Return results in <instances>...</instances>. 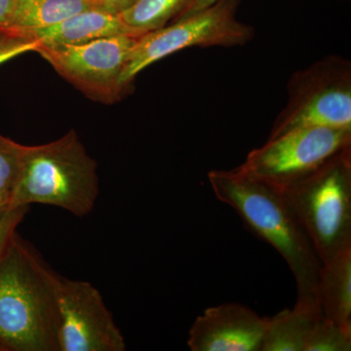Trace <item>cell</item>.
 Returning a JSON list of instances; mask_svg holds the SVG:
<instances>
[{"label": "cell", "instance_id": "11", "mask_svg": "<svg viewBox=\"0 0 351 351\" xmlns=\"http://www.w3.org/2000/svg\"><path fill=\"white\" fill-rule=\"evenodd\" d=\"M15 34L36 41L39 48L66 47L108 36H133L122 22L119 14L101 8L88 9L50 27Z\"/></svg>", "mask_w": 351, "mask_h": 351}, {"label": "cell", "instance_id": "17", "mask_svg": "<svg viewBox=\"0 0 351 351\" xmlns=\"http://www.w3.org/2000/svg\"><path fill=\"white\" fill-rule=\"evenodd\" d=\"M351 332L321 314L309 332L304 351H350Z\"/></svg>", "mask_w": 351, "mask_h": 351}, {"label": "cell", "instance_id": "18", "mask_svg": "<svg viewBox=\"0 0 351 351\" xmlns=\"http://www.w3.org/2000/svg\"><path fill=\"white\" fill-rule=\"evenodd\" d=\"M29 207L0 208V260L5 255L7 249L16 234V228L27 214Z\"/></svg>", "mask_w": 351, "mask_h": 351}, {"label": "cell", "instance_id": "7", "mask_svg": "<svg viewBox=\"0 0 351 351\" xmlns=\"http://www.w3.org/2000/svg\"><path fill=\"white\" fill-rule=\"evenodd\" d=\"M348 147L351 128L297 129L267 141L237 168L280 191L313 174Z\"/></svg>", "mask_w": 351, "mask_h": 351}, {"label": "cell", "instance_id": "6", "mask_svg": "<svg viewBox=\"0 0 351 351\" xmlns=\"http://www.w3.org/2000/svg\"><path fill=\"white\" fill-rule=\"evenodd\" d=\"M287 88V105L267 141L309 127L351 128V64L346 58L324 57L295 71Z\"/></svg>", "mask_w": 351, "mask_h": 351}, {"label": "cell", "instance_id": "5", "mask_svg": "<svg viewBox=\"0 0 351 351\" xmlns=\"http://www.w3.org/2000/svg\"><path fill=\"white\" fill-rule=\"evenodd\" d=\"M239 0H218L212 5L138 36L132 48L120 83L124 91L144 69L191 47H235L255 36L251 25L237 19Z\"/></svg>", "mask_w": 351, "mask_h": 351}, {"label": "cell", "instance_id": "23", "mask_svg": "<svg viewBox=\"0 0 351 351\" xmlns=\"http://www.w3.org/2000/svg\"><path fill=\"white\" fill-rule=\"evenodd\" d=\"M0 136H1V135H0Z\"/></svg>", "mask_w": 351, "mask_h": 351}, {"label": "cell", "instance_id": "14", "mask_svg": "<svg viewBox=\"0 0 351 351\" xmlns=\"http://www.w3.org/2000/svg\"><path fill=\"white\" fill-rule=\"evenodd\" d=\"M92 8H100L94 0H14L2 32L20 34L43 29Z\"/></svg>", "mask_w": 351, "mask_h": 351}, {"label": "cell", "instance_id": "2", "mask_svg": "<svg viewBox=\"0 0 351 351\" xmlns=\"http://www.w3.org/2000/svg\"><path fill=\"white\" fill-rule=\"evenodd\" d=\"M58 278L15 234L0 260V350L59 351Z\"/></svg>", "mask_w": 351, "mask_h": 351}, {"label": "cell", "instance_id": "10", "mask_svg": "<svg viewBox=\"0 0 351 351\" xmlns=\"http://www.w3.org/2000/svg\"><path fill=\"white\" fill-rule=\"evenodd\" d=\"M269 317L237 302L208 307L189 332L191 351H261Z\"/></svg>", "mask_w": 351, "mask_h": 351}, {"label": "cell", "instance_id": "20", "mask_svg": "<svg viewBox=\"0 0 351 351\" xmlns=\"http://www.w3.org/2000/svg\"><path fill=\"white\" fill-rule=\"evenodd\" d=\"M94 1L101 9L120 14L130 8L138 0H94Z\"/></svg>", "mask_w": 351, "mask_h": 351}, {"label": "cell", "instance_id": "8", "mask_svg": "<svg viewBox=\"0 0 351 351\" xmlns=\"http://www.w3.org/2000/svg\"><path fill=\"white\" fill-rule=\"evenodd\" d=\"M138 38L121 34L80 45L38 48L36 52L87 98L112 105L126 93L120 78Z\"/></svg>", "mask_w": 351, "mask_h": 351}, {"label": "cell", "instance_id": "19", "mask_svg": "<svg viewBox=\"0 0 351 351\" xmlns=\"http://www.w3.org/2000/svg\"><path fill=\"white\" fill-rule=\"evenodd\" d=\"M38 48L39 44L36 41L11 32L0 31V64L25 53L36 52Z\"/></svg>", "mask_w": 351, "mask_h": 351}, {"label": "cell", "instance_id": "16", "mask_svg": "<svg viewBox=\"0 0 351 351\" xmlns=\"http://www.w3.org/2000/svg\"><path fill=\"white\" fill-rule=\"evenodd\" d=\"M25 145L0 136V208L10 206L21 170Z\"/></svg>", "mask_w": 351, "mask_h": 351}, {"label": "cell", "instance_id": "9", "mask_svg": "<svg viewBox=\"0 0 351 351\" xmlns=\"http://www.w3.org/2000/svg\"><path fill=\"white\" fill-rule=\"evenodd\" d=\"M59 351H124L125 339L93 284L59 276Z\"/></svg>", "mask_w": 351, "mask_h": 351}, {"label": "cell", "instance_id": "15", "mask_svg": "<svg viewBox=\"0 0 351 351\" xmlns=\"http://www.w3.org/2000/svg\"><path fill=\"white\" fill-rule=\"evenodd\" d=\"M195 0H138L120 13L122 22L133 36L160 29L181 18Z\"/></svg>", "mask_w": 351, "mask_h": 351}, {"label": "cell", "instance_id": "1", "mask_svg": "<svg viewBox=\"0 0 351 351\" xmlns=\"http://www.w3.org/2000/svg\"><path fill=\"white\" fill-rule=\"evenodd\" d=\"M208 180L217 199L232 207L249 232L274 247L287 263L297 284V300L320 302L322 263L283 193L237 168L210 171Z\"/></svg>", "mask_w": 351, "mask_h": 351}, {"label": "cell", "instance_id": "3", "mask_svg": "<svg viewBox=\"0 0 351 351\" xmlns=\"http://www.w3.org/2000/svg\"><path fill=\"white\" fill-rule=\"evenodd\" d=\"M98 196V164L75 130L47 144L25 145L11 207L49 205L82 218Z\"/></svg>", "mask_w": 351, "mask_h": 351}, {"label": "cell", "instance_id": "12", "mask_svg": "<svg viewBox=\"0 0 351 351\" xmlns=\"http://www.w3.org/2000/svg\"><path fill=\"white\" fill-rule=\"evenodd\" d=\"M318 295L325 317L351 332V247L322 263Z\"/></svg>", "mask_w": 351, "mask_h": 351}, {"label": "cell", "instance_id": "22", "mask_svg": "<svg viewBox=\"0 0 351 351\" xmlns=\"http://www.w3.org/2000/svg\"><path fill=\"white\" fill-rule=\"evenodd\" d=\"M218 1V0H195L193 2V5L189 7L188 11L182 16H188L189 14H193L197 12V11L202 10V9L206 8V7L212 5L215 2Z\"/></svg>", "mask_w": 351, "mask_h": 351}, {"label": "cell", "instance_id": "4", "mask_svg": "<svg viewBox=\"0 0 351 351\" xmlns=\"http://www.w3.org/2000/svg\"><path fill=\"white\" fill-rule=\"evenodd\" d=\"M280 191L306 230L321 263L350 248L351 147L306 179Z\"/></svg>", "mask_w": 351, "mask_h": 351}, {"label": "cell", "instance_id": "21", "mask_svg": "<svg viewBox=\"0 0 351 351\" xmlns=\"http://www.w3.org/2000/svg\"><path fill=\"white\" fill-rule=\"evenodd\" d=\"M14 0H0V31L5 27L11 11H12Z\"/></svg>", "mask_w": 351, "mask_h": 351}, {"label": "cell", "instance_id": "13", "mask_svg": "<svg viewBox=\"0 0 351 351\" xmlns=\"http://www.w3.org/2000/svg\"><path fill=\"white\" fill-rule=\"evenodd\" d=\"M323 314L319 302L297 300L292 309L269 318L261 351H304L314 323Z\"/></svg>", "mask_w": 351, "mask_h": 351}]
</instances>
